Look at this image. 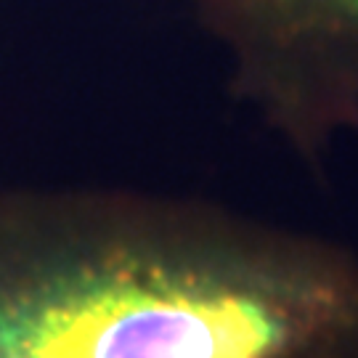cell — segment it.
I'll return each mask as SVG.
<instances>
[{
    "mask_svg": "<svg viewBox=\"0 0 358 358\" xmlns=\"http://www.w3.org/2000/svg\"><path fill=\"white\" fill-rule=\"evenodd\" d=\"M231 88L289 149L358 136V0H189Z\"/></svg>",
    "mask_w": 358,
    "mask_h": 358,
    "instance_id": "cell-2",
    "label": "cell"
},
{
    "mask_svg": "<svg viewBox=\"0 0 358 358\" xmlns=\"http://www.w3.org/2000/svg\"><path fill=\"white\" fill-rule=\"evenodd\" d=\"M0 358H358V257L162 194L6 207Z\"/></svg>",
    "mask_w": 358,
    "mask_h": 358,
    "instance_id": "cell-1",
    "label": "cell"
}]
</instances>
